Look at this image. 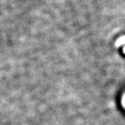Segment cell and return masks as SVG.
Returning a JSON list of instances; mask_svg holds the SVG:
<instances>
[{"label":"cell","instance_id":"1","mask_svg":"<svg viewBox=\"0 0 125 125\" xmlns=\"http://www.w3.org/2000/svg\"><path fill=\"white\" fill-rule=\"evenodd\" d=\"M123 44H125V35L121 37L119 39H118V41L115 42V45L116 46H120Z\"/></svg>","mask_w":125,"mask_h":125},{"label":"cell","instance_id":"2","mask_svg":"<svg viewBox=\"0 0 125 125\" xmlns=\"http://www.w3.org/2000/svg\"><path fill=\"white\" fill-rule=\"evenodd\" d=\"M123 51H124V53H125V46H124V49H123Z\"/></svg>","mask_w":125,"mask_h":125},{"label":"cell","instance_id":"3","mask_svg":"<svg viewBox=\"0 0 125 125\" xmlns=\"http://www.w3.org/2000/svg\"><path fill=\"white\" fill-rule=\"evenodd\" d=\"M124 105H125V98H124Z\"/></svg>","mask_w":125,"mask_h":125}]
</instances>
